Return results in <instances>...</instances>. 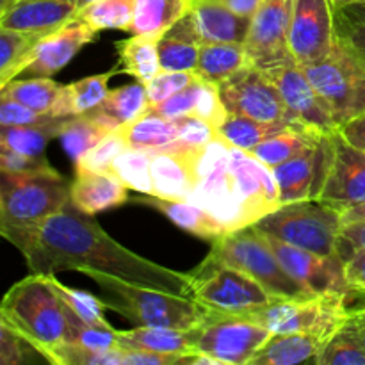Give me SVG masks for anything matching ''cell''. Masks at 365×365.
<instances>
[{
  "instance_id": "cell-3",
  "label": "cell",
  "mask_w": 365,
  "mask_h": 365,
  "mask_svg": "<svg viewBox=\"0 0 365 365\" xmlns=\"http://www.w3.org/2000/svg\"><path fill=\"white\" fill-rule=\"evenodd\" d=\"M0 232L18 246L71 202V184L52 166L27 173L0 171Z\"/></svg>"
},
{
  "instance_id": "cell-20",
  "label": "cell",
  "mask_w": 365,
  "mask_h": 365,
  "mask_svg": "<svg viewBox=\"0 0 365 365\" xmlns=\"http://www.w3.org/2000/svg\"><path fill=\"white\" fill-rule=\"evenodd\" d=\"M192 27L200 45L210 43H242L252 27V18L234 13L217 0H191L189 7Z\"/></svg>"
},
{
  "instance_id": "cell-29",
  "label": "cell",
  "mask_w": 365,
  "mask_h": 365,
  "mask_svg": "<svg viewBox=\"0 0 365 365\" xmlns=\"http://www.w3.org/2000/svg\"><path fill=\"white\" fill-rule=\"evenodd\" d=\"M246 66L250 61L242 43H210L200 46L195 71L203 81L220 86Z\"/></svg>"
},
{
  "instance_id": "cell-58",
  "label": "cell",
  "mask_w": 365,
  "mask_h": 365,
  "mask_svg": "<svg viewBox=\"0 0 365 365\" xmlns=\"http://www.w3.org/2000/svg\"><path fill=\"white\" fill-rule=\"evenodd\" d=\"M339 14L353 21H365V4H353V6H346L342 9H337Z\"/></svg>"
},
{
  "instance_id": "cell-42",
  "label": "cell",
  "mask_w": 365,
  "mask_h": 365,
  "mask_svg": "<svg viewBox=\"0 0 365 365\" xmlns=\"http://www.w3.org/2000/svg\"><path fill=\"white\" fill-rule=\"evenodd\" d=\"M48 278L50 284L53 285L56 292L59 294V298L63 299L64 305H66L75 316H78L86 324H91V327L110 328L109 321L103 316L106 309H109L106 299L96 298V296L89 294V292L86 291L68 287V285L61 284V282L57 280L56 274H48Z\"/></svg>"
},
{
  "instance_id": "cell-21",
  "label": "cell",
  "mask_w": 365,
  "mask_h": 365,
  "mask_svg": "<svg viewBox=\"0 0 365 365\" xmlns=\"http://www.w3.org/2000/svg\"><path fill=\"white\" fill-rule=\"evenodd\" d=\"M127 185L110 171L75 170L71 182V205L81 212L95 216L128 202Z\"/></svg>"
},
{
  "instance_id": "cell-11",
  "label": "cell",
  "mask_w": 365,
  "mask_h": 365,
  "mask_svg": "<svg viewBox=\"0 0 365 365\" xmlns=\"http://www.w3.org/2000/svg\"><path fill=\"white\" fill-rule=\"evenodd\" d=\"M271 335L248 316L207 310L198 327L189 330L195 353H205L223 365H250Z\"/></svg>"
},
{
  "instance_id": "cell-16",
  "label": "cell",
  "mask_w": 365,
  "mask_h": 365,
  "mask_svg": "<svg viewBox=\"0 0 365 365\" xmlns=\"http://www.w3.org/2000/svg\"><path fill=\"white\" fill-rule=\"evenodd\" d=\"M331 155V134H323L316 143L303 148L287 163L273 168L280 202L292 203L299 200H317L328 175Z\"/></svg>"
},
{
  "instance_id": "cell-23",
  "label": "cell",
  "mask_w": 365,
  "mask_h": 365,
  "mask_svg": "<svg viewBox=\"0 0 365 365\" xmlns=\"http://www.w3.org/2000/svg\"><path fill=\"white\" fill-rule=\"evenodd\" d=\"M331 335L314 331L273 334L269 341L257 351L250 365H298L316 364L324 344Z\"/></svg>"
},
{
  "instance_id": "cell-45",
  "label": "cell",
  "mask_w": 365,
  "mask_h": 365,
  "mask_svg": "<svg viewBox=\"0 0 365 365\" xmlns=\"http://www.w3.org/2000/svg\"><path fill=\"white\" fill-rule=\"evenodd\" d=\"M130 148L125 139L121 128L109 132L103 139H100L78 163H75V170L86 171H110L113 164L121 153Z\"/></svg>"
},
{
  "instance_id": "cell-54",
  "label": "cell",
  "mask_w": 365,
  "mask_h": 365,
  "mask_svg": "<svg viewBox=\"0 0 365 365\" xmlns=\"http://www.w3.org/2000/svg\"><path fill=\"white\" fill-rule=\"evenodd\" d=\"M346 278L353 291L365 292V248L356 250L346 260Z\"/></svg>"
},
{
  "instance_id": "cell-15",
  "label": "cell",
  "mask_w": 365,
  "mask_h": 365,
  "mask_svg": "<svg viewBox=\"0 0 365 365\" xmlns=\"http://www.w3.org/2000/svg\"><path fill=\"white\" fill-rule=\"evenodd\" d=\"M269 246L291 277H294L312 294H349L351 287L346 278V262L339 253L317 255L296 248L264 234Z\"/></svg>"
},
{
  "instance_id": "cell-24",
  "label": "cell",
  "mask_w": 365,
  "mask_h": 365,
  "mask_svg": "<svg viewBox=\"0 0 365 365\" xmlns=\"http://www.w3.org/2000/svg\"><path fill=\"white\" fill-rule=\"evenodd\" d=\"M191 155L170 152L152 153V196L189 202L196 185Z\"/></svg>"
},
{
  "instance_id": "cell-9",
  "label": "cell",
  "mask_w": 365,
  "mask_h": 365,
  "mask_svg": "<svg viewBox=\"0 0 365 365\" xmlns=\"http://www.w3.org/2000/svg\"><path fill=\"white\" fill-rule=\"evenodd\" d=\"M189 274L191 296L207 312L246 316L264 309L274 299L252 277L210 255Z\"/></svg>"
},
{
  "instance_id": "cell-27",
  "label": "cell",
  "mask_w": 365,
  "mask_h": 365,
  "mask_svg": "<svg viewBox=\"0 0 365 365\" xmlns=\"http://www.w3.org/2000/svg\"><path fill=\"white\" fill-rule=\"evenodd\" d=\"M200 41L189 13L159 39V59L164 71H195L200 57Z\"/></svg>"
},
{
  "instance_id": "cell-44",
  "label": "cell",
  "mask_w": 365,
  "mask_h": 365,
  "mask_svg": "<svg viewBox=\"0 0 365 365\" xmlns=\"http://www.w3.org/2000/svg\"><path fill=\"white\" fill-rule=\"evenodd\" d=\"M175 121H177L178 127V139L173 145L164 148L163 152L191 155V153L198 152L202 146H205L207 143L220 138V132H217V128L214 125L207 123L205 120H202L198 116H192V114L177 118Z\"/></svg>"
},
{
  "instance_id": "cell-33",
  "label": "cell",
  "mask_w": 365,
  "mask_h": 365,
  "mask_svg": "<svg viewBox=\"0 0 365 365\" xmlns=\"http://www.w3.org/2000/svg\"><path fill=\"white\" fill-rule=\"evenodd\" d=\"M191 7V0H135L130 34L163 36Z\"/></svg>"
},
{
  "instance_id": "cell-18",
  "label": "cell",
  "mask_w": 365,
  "mask_h": 365,
  "mask_svg": "<svg viewBox=\"0 0 365 365\" xmlns=\"http://www.w3.org/2000/svg\"><path fill=\"white\" fill-rule=\"evenodd\" d=\"M264 71L277 84L285 106L299 123L319 134H334L341 130L302 66L289 63Z\"/></svg>"
},
{
  "instance_id": "cell-34",
  "label": "cell",
  "mask_w": 365,
  "mask_h": 365,
  "mask_svg": "<svg viewBox=\"0 0 365 365\" xmlns=\"http://www.w3.org/2000/svg\"><path fill=\"white\" fill-rule=\"evenodd\" d=\"M292 127H299V125L285 123V121H259L253 118L242 116V114H228L227 120L223 121L217 132L221 138L227 143H230L235 148H241L250 152L255 148L257 145L264 143L266 139L274 138V135L282 134V132L289 130Z\"/></svg>"
},
{
  "instance_id": "cell-5",
  "label": "cell",
  "mask_w": 365,
  "mask_h": 365,
  "mask_svg": "<svg viewBox=\"0 0 365 365\" xmlns=\"http://www.w3.org/2000/svg\"><path fill=\"white\" fill-rule=\"evenodd\" d=\"M95 282L106 292L107 307L138 323V327L189 331L205 316V309L192 296L138 287L113 278Z\"/></svg>"
},
{
  "instance_id": "cell-8",
  "label": "cell",
  "mask_w": 365,
  "mask_h": 365,
  "mask_svg": "<svg viewBox=\"0 0 365 365\" xmlns=\"http://www.w3.org/2000/svg\"><path fill=\"white\" fill-rule=\"evenodd\" d=\"M344 225V212L323 200H299L284 203L264 216L253 227L262 234L284 241L296 248L334 255Z\"/></svg>"
},
{
  "instance_id": "cell-59",
  "label": "cell",
  "mask_w": 365,
  "mask_h": 365,
  "mask_svg": "<svg viewBox=\"0 0 365 365\" xmlns=\"http://www.w3.org/2000/svg\"><path fill=\"white\" fill-rule=\"evenodd\" d=\"M344 221H365V202L344 210Z\"/></svg>"
},
{
  "instance_id": "cell-56",
  "label": "cell",
  "mask_w": 365,
  "mask_h": 365,
  "mask_svg": "<svg viewBox=\"0 0 365 365\" xmlns=\"http://www.w3.org/2000/svg\"><path fill=\"white\" fill-rule=\"evenodd\" d=\"M223 6H227L228 9H232L234 13L242 14V16L253 18V14L257 13L260 6H262L264 0H217Z\"/></svg>"
},
{
  "instance_id": "cell-51",
  "label": "cell",
  "mask_w": 365,
  "mask_h": 365,
  "mask_svg": "<svg viewBox=\"0 0 365 365\" xmlns=\"http://www.w3.org/2000/svg\"><path fill=\"white\" fill-rule=\"evenodd\" d=\"M48 160L43 157H29L18 153L14 150L0 146V171H11V173H27V171L43 170L48 168Z\"/></svg>"
},
{
  "instance_id": "cell-48",
  "label": "cell",
  "mask_w": 365,
  "mask_h": 365,
  "mask_svg": "<svg viewBox=\"0 0 365 365\" xmlns=\"http://www.w3.org/2000/svg\"><path fill=\"white\" fill-rule=\"evenodd\" d=\"M228 114L230 113H228L227 106H225L223 98H221L220 86L203 81L202 89H200V95H198V102H196L195 114H192V116L202 118V120H205L207 123L220 128L221 125H223V121L227 120Z\"/></svg>"
},
{
  "instance_id": "cell-57",
  "label": "cell",
  "mask_w": 365,
  "mask_h": 365,
  "mask_svg": "<svg viewBox=\"0 0 365 365\" xmlns=\"http://www.w3.org/2000/svg\"><path fill=\"white\" fill-rule=\"evenodd\" d=\"M348 302H349V305H351V310H353L351 321H353V324H355L356 334H359L360 342H362V346L365 349V305H360V307L353 305V302L349 299V294H348Z\"/></svg>"
},
{
  "instance_id": "cell-22",
  "label": "cell",
  "mask_w": 365,
  "mask_h": 365,
  "mask_svg": "<svg viewBox=\"0 0 365 365\" xmlns=\"http://www.w3.org/2000/svg\"><path fill=\"white\" fill-rule=\"evenodd\" d=\"M78 13L73 0H18L0 16V29L48 34Z\"/></svg>"
},
{
  "instance_id": "cell-41",
  "label": "cell",
  "mask_w": 365,
  "mask_h": 365,
  "mask_svg": "<svg viewBox=\"0 0 365 365\" xmlns=\"http://www.w3.org/2000/svg\"><path fill=\"white\" fill-rule=\"evenodd\" d=\"M316 365H365V349L351 317L324 344Z\"/></svg>"
},
{
  "instance_id": "cell-10",
  "label": "cell",
  "mask_w": 365,
  "mask_h": 365,
  "mask_svg": "<svg viewBox=\"0 0 365 365\" xmlns=\"http://www.w3.org/2000/svg\"><path fill=\"white\" fill-rule=\"evenodd\" d=\"M250 319L266 327L271 334L334 335L353 316L348 294H317L305 299L274 298L269 305L246 314Z\"/></svg>"
},
{
  "instance_id": "cell-62",
  "label": "cell",
  "mask_w": 365,
  "mask_h": 365,
  "mask_svg": "<svg viewBox=\"0 0 365 365\" xmlns=\"http://www.w3.org/2000/svg\"><path fill=\"white\" fill-rule=\"evenodd\" d=\"M73 2H75V6H77V9L81 11L82 7H86V6H88V4L95 2V0H73Z\"/></svg>"
},
{
  "instance_id": "cell-53",
  "label": "cell",
  "mask_w": 365,
  "mask_h": 365,
  "mask_svg": "<svg viewBox=\"0 0 365 365\" xmlns=\"http://www.w3.org/2000/svg\"><path fill=\"white\" fill-rule=\"evenodd\" d=\"M337 31L344 36L365 59V21H353L339 14L337 11Z\"/></svg>"
},
{
  "instance_id": "cell-30",
  "label": "cell",
  "mask_w": 365,
  "mask_h": 365,
  "mask_svg": "<svg viewBox=\"0 0 365 365\" xmlns=\"http://www.w3.org/2000/svg\"><path fill=\"white\" fill-rule=\"evenodd\" d=\"M121 132L130 148L145 150L150 155L163 152L178 139L177 121L160 116L153 110H148L135 121L121 127Z\"/></svg>"
},
{
  "instance_id": "cell-32",
  "label": "cell",
  "mask_w": 365,
  "mask_h": 365,
  "mask_svg": "<svg viewBox=\"0 0 365 365\" xmlns=\"http://www.w3.org/2000/svg\"><path fill=\"white\" fill-rule=\"evenodd\" d=\"M159 39V36L132 34V38L118 41L116 48L125 73L132 75L143 84H148L159 71H163L157 48Z\"/></svg>"
},
{
  "instance_id": "cell-49",
  "label": "cell",
  "mask_w": 365,
  "mask_h": 365,
  "mask_svg": "<svg viewBox=\"0 0 365 365\" xmlns=\"http://www.w3.org/2000/svg\"><path fill=\"white\" fill-rule=\"evenodd\" d=\"M202 78H198V81L189 84L187 88H184L182 91L175 93L173 96L166 98L164 102L153 106L150 110H153V113L160 114V116L164 118H170V120H177V118L195 114L200 89H202Z\"/></svg>"
},
{
  "instance_id": "cell-28",
  "label": "cell",
  "mask_w": 365,
  "mask_h": 365,
  "mask_svg": "<svg viewBox=\"0 0 365 365\" xmlns=\"http://www.w3.org/2000/svg\"><path fill=\"white\" fill-rule=\"evenodd\" d=\"M118 346L130 351L163 353V355H187L195 353L189 331L168 328L138 327L134 330H118Z\"/></svg>"
},
{
  "instance_id": "cell-39",
  "label": "cell",
  "mask_w": 365,
  "mask_h": 365,
  "mask_svg": "<svg viewBox=\"0 0 365 365\" xmlns=\"http://www.w3.org/2000/svg\"><path fill=\"white\" fill-rule=\"evenodd\" d=\"M135 0H95L82 7L75 18L84 21L93 31H130L134 21Z\"/></svg>"
},
{
  "instance_id": "cell-36",
  "label": "cell",
  "mask_w": 365,
  "mask_h": 365,
  "mask_svg": "<svg viewBox=\"0 0 365 365\" xmlns=\"http://www.w3.org/2000/svg\"><path fill=\"white\" fill-rule=\"evenodd\" d=\"M64 86L50 81V77H31L27 81H11L0 88V95H6L29 109L56 116L57 106L63 96ZM57 118V116H56Z\"/></svg>"
},
{
  "instance_id": "cell-60",
  "label": "cell",
  "mask_w": 365,
  "mask_h": 365,
  "mask_svg": "<svg viewBox=\"0 0 365 365\" xmlns=\"http://www.w3.org/2000/svg\"><path fill=\"white\" fill-rule=\"evenodd\" d=\"M335 9H342L346 6H353V4H365V0H331Z\"/></svg>"
},
{
  "instance_id": "cell-46",
  "label": "cell",
  "mask_w": 365,
  "mask_h": 365,
  "mask_svg": "<svg viewBox=\"0 0 365 365\" xmlns=\"http://www.w3.org/2000/svg\"><path fill=\"white\" fill-rule=\"evenodd\" d=\"M198 78L200 75L196 73V71H159V73L146 84L150 109H152L153 106H157V103L164 102L166 98H170V96H173L175 93L187 88L189 84H192V82L198 81Z\"/></svg>"
},
{
  "instance_id": "cell-1",
  "label": "cell",
  "mask_w": 365,
  "mask_h": 365,
  "mask_svg": "<svg viewBox=\"0 0 365 365\" xmlns=\"http://www.w3.org/2000/svg\"><path fill=\"white\" fill-rule=\"evenodd\" d=\"M32 273L81 271L138 287L191 296V274L168 269L114 241L89 214L66 205L18 246Z\"/></svg>"
},
{
  "instance_id": "cell-25",
  "label": "cell",
  "mask_w": 365,
  "mask_h": 365,
  "mask_svg": "<svg viewBox=\"0 0 365 365\" xmlns=\"http://www.w3.org/2000/svg\"><path fill=\"white\" fill-rule=\"evenodd\" d=\"M134 202L146 203V205L153 207L159 212H163L171 223L177 225L182 230L195 234L198 237L205 239V241H216L221 235L227 234V228L210 216L205 209L192 202H185V200H163L157 196L145 195L134 198Z\"/></svg>"
},
{
  "instance_id": "cell-19",
  "label": "cell",
  "mask_w": 365,
  "mask_h": 365,
  "mask_svg": "<svg viewBox=\"0 0 365 365\" xmlns=\"http://www.w3.org/2000/svg\"><path fill=\"white\" fill-rule=\"evenodd\" d=\"M95 36L96 31L78 18L66 21L36 43L32 59L24 73L31 77H52L81 52L82 46L95 41Z\"/></svg>"
},
{
  "instance_id": "cell-38",
  "label": "cell",
  "mask_w": 365,
  "mask_h": 365,
  "mask_svg": "<svg viewBox=\"0 0 365 365\" xmlns=\"http://www.w3.org/2000/svg\"><path fill=\"white\" fill-rule=\"evenodd\" d=\"M64 121H66V118H61V120L48 125L2 127L0 128V146H6V148L29 157H43L50 139L59 138Z\"/></svg>"
},
{
  "instance_id": "cell-40",
  "label": "cell",
  "mask_w": 365,
  "mask_h": 365,
  "mask_svg": "<svg viewBox=\"0 0 365 365\" xmlns=\"http://www.w3.org/2000/svg\"><path fill=\"white\" fill-rule=\"evenodd\" d=\"M109 132L113 130L100 125L89 114H82V116L66 118L63 128H61L59 139L68 157L73 163H78L86 155V152H89Z\"/></svg>"
},
{
  "instance_id": "cell-26",
  "label": "cell",
  "mask_w": 365,
  "mask_h": 365,
  "mask_svg": "<svg viewBox=\"0 0 365 365\" xmlns=\"http://www.w3.org/2000/svg\"><path fill=\"white\" fill-rule=\"evenodd\" d=\"M148 110L150 100L146 84L138 81L135 84L121 86L114 91H109L102 106L88 114L109 130H118L141 118Z\"/></svg>"
},
{
  "instance_id": "cell-31",
  "label": "cell",
  "mask_w": 365,
  "mask_h": 365,
  "mask_svg": "<svg viewBox=\"0 0 365 365\" xmlns=\"http://www.w3.org/2000/svg\"><path fill=\"white\" fill-rule=\"evenodd\" d=\"M114 73H118L116 68L109 70L107 73L91 75V77L81 78L71 84L64 86L63 96L57 106L56 116L57 118H68V116H82L96 107L102 106L103 100L109 95L107 89V82L110 81Z\"/></svg>"
},
{
  "instance_id": "cell-50",
  "label": "cell",
  "mask_w": 365,
  "mask_h": 365,
  "mask_svg": "<svg viewBox=\"0 0 365 365\" xmlns=\"http://www.w3.org/2000/svg\"><path fill=\"white\" fill-rule=\"evenodd\" d=\"M29 342L11 327L0 321V365H18L25 362V348Z\"/></svg>"
},
{
  "instance_id": "cell-12",
  "label": "cell",
  "mask_w": 365,
  "mask_h": 365,
  "mask_svg": "<svg viewBox=\"0 0 365 365\" xmlns=\"http://www.w3.org/2000/svg\"><path fill=\"white\" fill-rule=\"evenodd\" d=\"M220 93L228 113L242 114L259 121H285L291 125L299 123L285 106L277 84L266 75V71L255 66H246L220 84ZM309 128V127H307Z\"/></svg>"
},
{
  "instance_id": "cell-4",
  "label": "cell",
  "mask_w": 365,
  "mask_h": 365,
  "mask_svg": "<svg viewBox=\"0 0 365 365\" xmlns=\"http://www.w3.org/2000/svg\"><path fill=\"white\" fill-rule=\"evenodd\" d=\"M302 68L339 128L365 114V59L339 31L330 52Z\"/></svg>"
},
{
  "instance_id": "cell-61",
  "label": "cell",
  "mask_w": 365,
  "mask_h": 365,
  "mask_svg": "<svg viewBox=\"0 0 365 365\" xmlns=\"http://www.w3.org/2000/svg\"><path fill=\"white\" fill-rule=\"evenodd\" d=\"M16 2L18 0H0V16H2L4 13H7Z\"/></svg>"
},
{
  "instance_id": "cell-37",
  "label": "cell",
  "mask_w": 365,
  "mask_h": 365,
  "mask_svg": "<svg viewBox=\"0 0 365 365\" xmlns=\"http://www.w3.org/2000/svg\"><path fill=\"white\" fill-rule=\"evenodd\" d=\"M321 135L323 134L312 130V128L292 127L289 130L282 132V134L274 135V138L266 139L250 152L273 170V168L280 166V164L287 163L289 159L298 155L303 148L316 143Z\"/></svg>"
},
{
  "instance_id": "cell-6",
  "label": "cell",
  "mask_w": 365,
  "mask_h": 365,
  "mask_svg": "<svg viewBox=\"0 0 365 365\" xmlns=\"http://www.w3.org/2000/svg\"><path fill=\"white\" fill-rule=\"evenodd\" d=\"M230 146L220 135L192 153L196 185L189 198L216 217L228 232L250 227L241 189L230 166Z\"/></svg>"
},
{
  "instance_id": "cell-55",
  "label": "cell",
  "mask_w": 365,
  "mask_h": 365,
  "mask_svg": "<svg viewBox=\"0 0 365 365\" xmlns=\"http://www.w3.org/2000/svg\"><path fill=\"white\" fill-rule=\"evenodd\" d=\"M341 132L351 145H355L356 148L365 152V114L355 118V120H351L349 123L342 125Z\"/></svg>"
},
{
  "instance_id": "cell-43",
  "label": "cell",
  "mask_w": 365,
  "mask_h": 365,
  "mask_svg": "<svg viewBox=\"0 0 365 365\" xmlns=\"http://www.w3.org/2000/svg\"><path fill=\"white\" fill-rule=\"evenodd\" d=\"M113 171L128 189H134L141 195H153L152 155L145 150L127 148L114 160Z\"/></svg>"
},
{
  "instance_id": "cell-35",
  "label": "cell",
  "mask_w": 365,
  "mask_h": 365,
  "mask_svg": "<svg viewBox=\"0 0 365 365\" xmlns=\"http://www.w3.org/2000/svg\"><path fill=\"white\" fill-rule=\"evenodd\" d=\"M46 34L0 29V88L21 75L32 59L36 43Z\"/></svg>"
},
{
  "instance_id": "cell-13",
  "label": "cell",
  "mask_w": 365,
  "mask_h": 365,
  "mask_svg": "<svg viewBox=\"0 0 365 365\" xmlns=\"http://www.w3.org/2000/svg\"><path fill=\"white\" fill-rule=\"evenodd\" d=\"M294 0H264L252 18L245 48L250 66L259 70L296 63L289 46Z\"/></svg>"
},
{
  "instance_id": "cell-52",
  "label": "cell",
  "mask_w": 365,
  "mask_h": 365,
  "mask_svg": "<svg viewBox=\"0 0 365 365\" xmlns=\"http://www.w3.org/2000/svg\"><path fill=\"white\" fill-rule=\"evenodd\" d=\"M365 248V221H344L337 241V253L348 260L356 250Z\"/></svg>"
},
{
  "instance_id": "cell-47",
  "label": "cell",
  "mask_w": 365,
  "mask_h": 365,
  "mask_svg": "<svg viewBox=\"0 0 365 365\" xmlns=\"http://www.w3.org/2000/svg\"><path fill=\"white\" fill-rule=\"evenodd\" d=\"M61 118L50 116V114L38 113L29 109L24 103L0 95V125L2 127H16V125H48Z\"/></svg>"
},
{
  "instance_id": "cell-2",
  "label": "cell",
  "mask_w": 365,
  "mask_h": 365,
  "mask_svg": "<svg viewBox=\"0 0 365 365\" xmlns=\"http://www.w3.org/2000/svg\"><path fill=\"white\" fill-rule=\"evenodd\" d=\"M0 321L48 362L61 346L71 341L66 307L45 273H32L7 291L0 305Z\"/></svg>"
},
{
  "instance_id": "cell-17",
  "label": "cell",
  "mask_w": 365,
  "mask_h": 365,
  "mask_svg": "<svg viewBox=\"0 0 365 365\" xmlns=\"http://www.w3.org/2000/svg\"><path fill=\"white\" fill-rule=\"evenodd\" d=\"M342 212L365 202V152L342 135L331 134V155L319 198Z\"/></svg>"
},
{
  "instance_id": "cell-14",
  "label": "cell",
  "mask_w": 365,
  "mask_h": 365,
  "mask_svg": "<svg viewBox=\"0 0 365 365\" xmlns=\"http://www.w3.org/2000/svg\"><path fill=\"white\" fill-rule=\"evenodd\" d=\"M337 39V9L331 0H294L289 46L298 66L323 59Z\"/></svg>"
},
{
  "instance_id": "cell-7",
  "label": "cell",
  "mask_w": 365,
  "mask_h": 365,
  "mask_svg": "<svg viewBox=\"0 0 365 365\" xmlns=\"http://www.w3.org/2000/svg\"><path fill=\"white\" fill-rule=\"evenodd\" d=\"M209 255L241 269L259 282L274 298L305 299L317 296L307 291L294 277L289 274L262 232L257 230L253 225L221 235L212 242Z\"/></svg>"
}]
</instances>
